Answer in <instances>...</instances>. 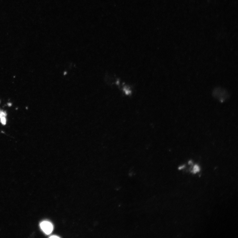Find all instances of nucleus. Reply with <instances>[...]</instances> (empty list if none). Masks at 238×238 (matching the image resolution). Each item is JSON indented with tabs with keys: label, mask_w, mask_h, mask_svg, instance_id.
<instances>
[{
	"label": "nucleus",
	"mask_w": 238,
	"mask_h": 238,
	"mask_svg": "<svg viewBox=\"0 0 238 238\" xmlns=\"http://www.w3.org/2000/svg\"><path fill=\"white\" fill-rule=\"evenodd\" d=\"M40 227L42 231L47 235H49L52 232L53 227L52 224L50 222L44 221L41 222Z\"/></svg>",
	"instance_id": "obj_1"
},
{
	"label": "nucleus",
	"mask_w": 238,
	"mask_h": 238,
	"mask_svg": "<svg viewBox=\"0 0 238 238\" xmlns=\"http://www.w3.org/2000/svg\"><path fill=\"white\" fill-rule=\"evenodd\" d=\"M7 114L5 111L0 109V120L3 117H6Z\"/></svg>",
	"instance_id": "obj_2"
},
{
	"label": "nucleus",
	"mask_w": 238,
	"mask_h": 238,
	"mask_svg": "<svg viewBox=\"0 0 238 238\" xmlns=\"http://www.w3.org/2000/svg\"><path fill=\"white\" fill-rule=\"evenodd\" d=\"M200 169L199 167H198V166L197 165H196L194 166L193 172L194 173H196L197 172H199L200 171Z\"/></svg>",
	"instance_id": "obj_3"
},
{
	"label": "nucleus",
	"mask_w": 238,
	"mask_h": 238,
	"mask_svg": "<svg viewBox=\"0 0 238 238\" xmlns=\"http://www.w3.org/2000/svg\"><path fill=\"white\" fill-rule=\"evenodd\" d=\"M59 237L56 236H52L50 237V238H59Z\"/></svg>",
	"instance_id": "obj_4"
}]
</instances>
